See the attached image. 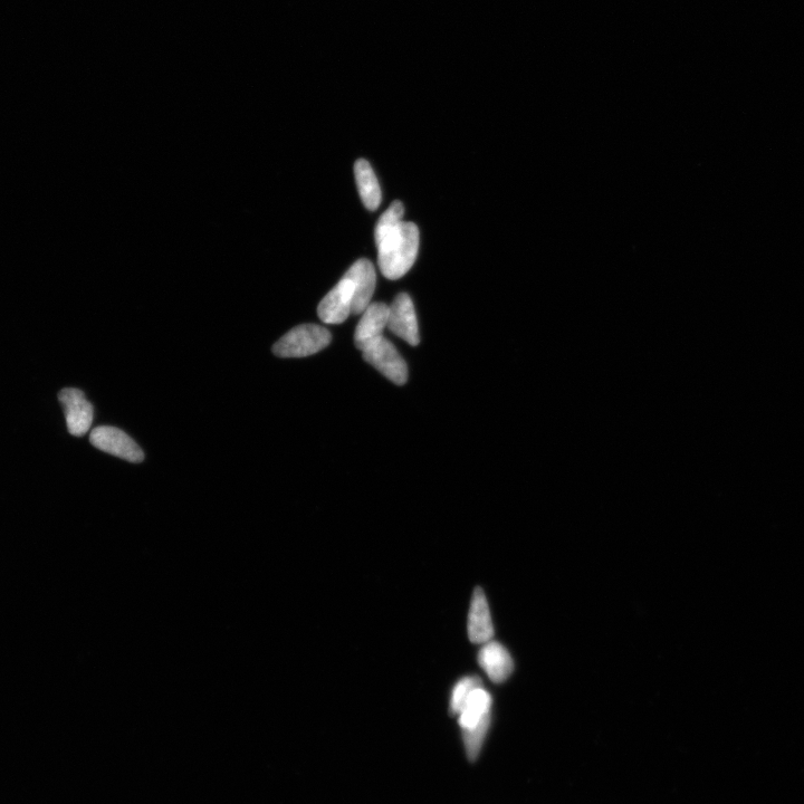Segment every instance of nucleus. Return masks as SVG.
Instances as JSON below:
<instances>
[{
	"instance_id": "obj_12",
	"label": "nucleus",
	"mask_w": 804,
	"mask_h": 804,
	"mask_svg": "<svg viewBox=\"0 0 804 804\" xmlns=\"http://www.w3.org/2000/svg\"><path fill=\"white\" fill-rule=\"evenodd\" d=\"M492 696L483 687L476 688L468 696L463 710L459 713V726L462 730L472 729L481 723L485 717L491 716Z\"/></svg>"
},
{
	"instance_id": "obj_13",
	"label": "nucleus",
	"mask_w": 804,
	"mask_h": 804,
	"mask_svg": "<svg viewBox=\"0 0 804 804\" xmlns=\"http://www.w3.org/2000/svg\"><path fill=\"white\" fill-rule=\"evenodd\" d=\"M354 176L363 205L371 212H375L381 204V189L375 172L367 160L359 159L356 162Z\"/></svg>"
},
{
	"instance_id": "obj_16",
	"label": "nucleus",
	"mask_w": 804,
	"mask_h": 804,
	"mask_svg": "<svg viewBox=\"0 0 804 804\" xmlns=\"http://www.w3.org/2000/svg\"><path fill=\"white\" fill-rule=\"evenodd\" d=\"M404 214V205H402V203H400L398 200L394 201V203H392L386 210L384 215H382L378 220V224L375 229L376 242L380 241V239L388 232L397 227L402 222V217H404Z\"/></svg>"
},
{
	"instance_id": "obj_8",
	"label": "nucleus",
	"mask_w": 804,
	"mask_h": 804,
	"mask_svg": "<svg viewBox=\"0 0 804 804\" xmlns=\"http://www.w3.org/2000/svg\"><path fill=\"white\" fill-rule=\"evenodd\" d=\"M353 285L346 276L321 301L319 318L328 324H341L352 314Z\"/></svg>"
},
{
	"instance_id": "obj_2",
	"label": "nucleus",
	"mask_w": 804,
	"mask_h": 804,
	"mask_svg": "<svg viewBox=\"0 0 804 804\" xmlns=\"http://www.w3.org/2000/svg\"><path fill=\"white\" fill-rule=\"evenodd\" d=\"M331 342L328 329L317 324H303L287 332L273 347L280 358H304L327 348Z\"/></svg>"
},
{
	"instance_id": "obj_4",
	"label": "nucleus",
	"mask_w": 804,
	"mask_h": 804,
	"mask_svg": "<svg viewBox=\"0 0 804 804\" xmlns=\"http://www.w3.org/2000/svg\"><path fill=\"white\" fill-rule=\"evenodd\" d=\"M90 442L104 453L124 459L130 463H141L145 459L142 449L134 440L116 427L102 426L92 430Z\"/></svg>"
},
{
	"instance_id": "obj_15",
	"label": "nucleus",
	"mask_w": 804,
	"mask_h": 804,
	"mask_svg": "<svg viewBox=\"0 0 804 804\" xmlns=\"http://www.w3.org/2000/svg\"><path fill=\"white\" fill-rule=\"evenodd\" d=\"M483 687L482 679L478 676H466L454 686L451 704H449V714L452 716L459 715L462 712L464 704L469 695L475 691L476 688Z\"/></svg>"
},
{
	"instance_id": "obj_14",
	"label": "nucleus",
	"mask_w": 804,
	"mask_h": 804,
	"mask_svg": "<svg viewBox=\"0 0 804 804\" xmlns=\"http://www.w3.org/2000/svg\"><path fill=\"white\" fill-rule=\"evenodd\" d=\"M491 716L478 723L472 729L462 730L467 759L474 763L480 755L488 729L491 726Z\"/></svg>"
},
{
	"instance_id": "obj_7",
	"label": "nucleus",
	"mask_w": 804,
	"mask_h": 804,
	"mask_svg": "<svg viewBox=\"0 0 804 804\" xmlns=\"http://www.w3.org/2000/svg\"><path fill=\"white\" fill-rule=\"evenodd\" d=\"M352 283L354 293L352 314H362L370 305L376 290L377 275L375 266L366 258L354 263L344 275Z\"/></svg>"
},
{
	"instance_id": "obj_1",
	"label": "nucleus",
	"mask_w": 804,
	"mask_h": 804,
	"mask_svg": "<svg viewBox=\"0 0 804 804\" xmlns=\"http://www.w3.org/2000/svg\"><path fill=\"white\" fill-rule=\"evenodd\" d=\"M376 244L381 273L388 280H399L416 262L419 248L418 227L414 223L401 222Z\"/></svg>"
},
{
	"instance_id": "obj_5",
	"label": "nucleus",
	"mask_w": 804,
	"mask_h": 804,
	"mask_svg": "<svg viewBox=\"0 0 804 804\" xmlns=\"http://www.w3.org/2000/svg\"><path fill=\"white\" fill-rule=\"evenodd\" d=\"M59 400L64 408L69 433L75 437L88 433L93 423L94 409L83 391L75 388L63 389Z\"/></svg>"
},
{
	"instance_id": "obj_6",
	"label": "nucleus",
	"mask_w": 804,
	"mask_h": 804,
	"mask_svg": "<svg viewBox=\"0 0 804 804\" xmlns=\"http://www.w3.org/2000/svg\"><path fill=\"white\" fill-rule=\"evenodd\" d=\"M387 328L410 346H418L420 339L416 311L408 294H399L389 306Z\"/></svg>"
},
{
	"instance_id": "obj_11",
	"label": "nucleus",
	"mask_w": 804,
	"mask_h": 804,
	"mask_svg": "<svg viewBox=\"0 0 804 804\" xmlns=\"http://www.w3.org/2000/svg\"><path fill=\"white\" fill-rule=\"evenodd\" d=\"M478 664L488 678L496 684L507 681L514 670V662L509 650L497 641H488L478 654Z\"/></svg>"
},
{
	"instance_id": "obj_10",
	"label": "nucleus",
	"mask_w": 804,
	"mask_h": 804,
	"mask_svg": "<svg viewBox=\"0 0 804 804\" xmlns=\"http://www.w3.org/2000/svg\"><path fill=\"white\" fill-rule=\"evenodd\" d=\"M389 317V306L385 303L370 304L358 324L354 342L359 350H366L371 344L384 337Z\"/></svg>"
},
{
	"instance_id": "obj_3",
	"label": "nucleus",
	"mask_w": 804,
	"mask_h": 804,
	"mask_svg": "<svg viewBox=\"0 0 804 804\" xmlns=\"http://www.w3.org/2000/svg\"><path fill=\"white\" fill-rule=\"evenodd\" d=\"M363 358L396 385H405L408 368L394 344L385 337L363 350Z\"/></svg>"
},
{
	"instance_id": "obj_9",
	"label": "nucleus",
	"mask_w": 804,
	"mask_h": 804,
	"mask_svg": "<svg viewBox=\"0 0 804 804\" xmlns=\"http://www.w3.org/2000/svg\"><path fill=\"white\" fill-rule=\"evenodd\" d=\"M467 633L473 644H486L494 636L490 606L483 589L476 588L469 607Z\"/></svg>"
}]
</instances>
